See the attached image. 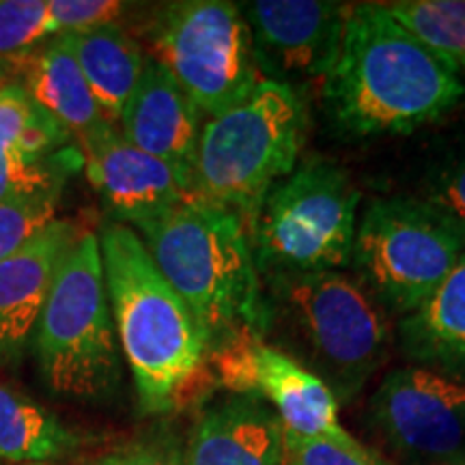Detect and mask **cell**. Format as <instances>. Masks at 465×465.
Returning a JSON list of instances; mask_svg holds the SVG:
<instances>
[{"label":"cell","instance_id":"44dd1931","mask_svg":"<svg viewBox=\"0 0 465 465\" xmlns=\"http://www.w3.org/2000/svg\"><path fill=\"white\" fill-rule=\"evenodd\" d=\"M72 134L45 113L20 83L0 86V158H45L72 147Z\"/></svg>","mask_w":465,"mask_h":465},{"label":"cell","instance_id":"7a4b0ae2","mask_svg":"<svg viewBox=\"0 0 465 465\" xmlns=\"http://www.w3.org/2000/svg\"><path fill=\"white\" fill-rule=\"evenodd\" d=\"M100 252L110 312L147 414L177 407L207 371V339L188 304L160 274L136 231L102 226Z\"/></svg>","mask_w":465,"mask_h":465},{"label":"cell","instance_id":"ba28073f","mask_svg":"<svg viewBox=\"0 0 465 465\" xmlns=\"http://www.w3.org/2000/svg\"><path fill=\"white\" fill-rule=\"evenodd\" d=\"M465 254V226L420 196H392L358 220L351 265L356 281L383 306L407 317L444 282Z\"/></svg>","mask_w":465,"mask_h":465},{"label":"cell","instance_id":"8992f818","mask_svg":"<svg viewBox=\"0 0 465 465\" xmlns=\"http://www.w3.org/2000/svg\"><path fill=\"white\" fill-rule=\"evenodd\" d=\"M35 351L45 386L58 397L106 399L119 386V341L95 232L84 231L58 265Z\"/></svg>","mask_w":465,"mask_h":465},{"label":"cell","instance_id":"cb8c5ba5","mask_svg":"<svg viewBox=\"0 0 465 465\" xmlns=\"http://www.w3.org/2000/svg\"><path fill=\"white\" fill-rule=\"evenodd\" d=\"M56 37L48 0H0V74L17 67L44 42Z\"/></svg>","mask_w":465,"mask_h":465},{"label":"cell","instance_id":"6da1fadb","mask_svg":"<svg viewBox=\"0 0 465 465\" xmlns=\"http://www.w3.org/2000/svg\"><path fill=\"white\" fill-rule=\"evenodd\" d=\"M319 95L342 136H403L455 108L465 84L383 5L360 3L351 5L339 58Z\"/></svg>","mask_w":465,"mask_h":465},{"label":"cell","instance_id":"30bf717a","mask_svg":"<svg viewBox=\"0 0 465 465\" xmlns=\"http://www.w3.org/2000/svg\"><path fill=\"white\" fill-rule=\"evenodd\" d=\"M207 369L224 391L272 405L287 431L342 446L358 444L341 427L332 391L281 347L270 345L263 334L240 330L226 336L209 347Z\"/></svg>","mask_w":465,"mask_h":465},{"label":"cell","instance_id":"4316f807","mask_svg":"<svg viewBox=\"0 0 465 465\" xmlns=\"http://www.w3.org/2000/svg\"><path fill=\"white\" fill-rule=\"evenodd\" d=\"M282 465H383L362 444L342 446L332 440L304 438L284 429Z\"/></svg>","mask_w":465,"mask_h":465},{"label":"cell","instance_id":"4dcf8cb0","mask_svg":"<svg viewBox=\"0 0 465 465\" xmlns=\"http://www.w3.org/2000/svg\"><path fill=\"white\" fill-rule=\"evenodd\" d=\"M35 465H50V463H35Z\"/></svg>","mask_w":465,"mask_h":465},{"label":"cell","instance_id":"8fae6325","mask_svg":"<svg viewBox=\"0 0 465 465\" xmlns=\"http://www.w3.org/2000/svg\"><path fill=\"white\" fill-rule=\"evenodd\" d=\"M369 416L407 463L465 461V383L449 373L427 366L392 371L371 397Z\"/></svg>","mask_w":465,"mask_h":465},{"label":"cell","instance_id":"603a6c76","mask_svg":"<svg viewBox=\"0 0 465 465\" xmlns=\"http://www.w3.org/2000/svg\"><path fill=\"white\" fill-rule=\"evenodd\" d=\"M80 164H84L80 147L61 149L45 158L3 155L0 158V203L65 185Z\"/></svg>","mask_w":465,"mask_h":465},{"label":"cell","instance_id":"ac0fdd59","mask_svg":"<svg viewBox=\"0 0 465 465\" xmlns=\"http://www.w3.org/2000/svg\"><path fill=\"white\" fill-rule=\"evenodd\" d=\"M407 358L452 373H465V254L420 308L401 319Z\"/></svg>","mask_w":465,"mask_h":465},{"label":"cell","instance_id":"1f68e13d","mask_svg":"<svg viewBox=\"0 0 465 465\" xmlns=\"http://www.w3.org/2000/svg\"><path fill=\"white\" fill-rule=\"evenodd\" d=\"M461 463H463V465H465V461H461Z\"/></svg>","mask_w":465,"mask_h":465},{"label":"cell","instance_id":"83f0119b","mask_svg":"<svg viewBox=\"0 0 465 465\" xmlns=\"http://www.w3.org/2000/svg\"><path fill=\"white\" fill-rule=\"evenodd\" d=\"M48 3L56 37L116 25L125 11V5L116 0H48Z\"/></svg>","mask_w":465,"mask_h":465},{"label":"cell","instance_id":"7402d4cb","mask_svg":"<svg viewBox=\"0 0 465 465\" xmlns=\"http://www.w3.org/2000/svg\"><path fill=\"white\" fill-rule=\"evenodd\" d=\"M383 7L446 67L465 72V0H399Z\"/></svg>","mask_w":465,"mask_h":465},{"label":"cell","instance_id":"484cf974","mask_svg":"<svg viewBox=\"0 0 465 465\" xmlns=\"http://www.w3.org/2000/svg\"><path fill=\"white\" fill-rule=\"evenodd\" d=\"M420 199L465 226V149L449 153L429 168Z\"/></svg>","mask_w":465,"mask_h":465},{"label":"cell","instance_id":"9a60e30c","mask_svg":"<svg viewBox=\"0 0 465 465\" xmlns=\"http://www.w3.org/2000/svg\"><path fill=\"white\" fill-rule=\"evenodd\" d=\"M83 232L72 220L56 218L0 261V360L17 358L33 341L58 265Z\"/></svg>","mask_w":465,"mask_h":465},{"label":"cell","instance_id":"2e32d148","mask_svg":"<svg viewBox=\"0 0 465 465\" xmlns=\"http://www.w3.org/2000/svg\"><path fill=\"white\" fill-rule=\"evenodd\" d=\"M284 427L257 397L232 394L209 407L192 429L183 465H282Z\"/></svg>","mask_w":465,"mask_h":465},{"label":"cell","instance_id":"e0dca14e","mask_svg":"<svg viewBox=\"0 0 465 465\" xmlns=\"http://www.w3.org/2000/svg\"><path fill=\"white\" fill-rule=\"evenodd\" d=\"M17 72L28 95L78 143L113 125L97 106L72 50L61 37L44 42Z\"/></svg>","mask_w":465,"mask_h":465},{"label":"cell","instance_id":"277c9868","mask_svg":"<svg viewBox=\"0 0 465 465\" xmlns=\"http://www.w3.org/2000/svg\"><path fill=\"white\" fill-rule=\"evenodd\" d=\"M265 332L293 349L336 401H351L383 366L392 345L386 311L356 278L339 270L267 276Z\"/></svg>","mask_w":465,"mask_h":465},{"label":"cell","instance_id":"f546056e","mask_svg":"<svg viewBox=\"0 0 465 465\" xmlns=\"http://www.w3.org/2000/svg\"><path fill=\"white\" fill-rule=\"evenodd\" d=\"M446 465H463V463H446Z\"/></svg>","mask_w":465,"mask_h":465},{"label":"cell","instance_id":"3957f363","mask_svg":"<svg viewBox=\"0 0 465 465\" xmlns=\"http://www.w3.org/2000/svg\"><path fill=\"white\" fill-rule=\"evenodd\" d=\"M141 235L205 332L207 351L240 330L265 336L263 282L240 213L192 194Z\"/></svg>","mask_w":465,"mask_h":465},{"label":"cell","instance_id":"d6986e66","mask_svg":"<svg viewBox=\"0 0 465 465\" xmlns=\"http://www.w3.org/2000/svg\"><path fill=\"white\" fill-rule=\"evenodd\" d=\"M58 37L72 50L108 124H119L147 63L141 44L119 25Z\"/></svg>","mask_w":465,"mask_h":465},{"label":"cell","instance_id":"7c38bea8","mask_svg":"<svg viewBox=\"0 0 465 465\" xmlns=\"http://www.w3.org/2000/svg\"><path fill=\"white\" fill-rule=\"evenodd\" d=\"M349 11L351 5L328 0L242 5L261 78L289 86L298 95L311 86L322 93L339 58Z\"/></svg>","mask_w":465,"mask_h":465},{"label":"cell","instance_id":"f1b7e54d","mask_svg":"<svg viewBox=\"0 0 465 465\" xmlns=\"http://www.w3.org/2000/svg\"><path fill=\"white\" fill-rule=\"evenodd\" d=\"M91 465H183V452L168 441H134Z\"/></svg>","mask_w":465,"mask_h":465},{"label":"cell","instance_id":"ffe728a7","mask_svg":"<svg viewBox=\"0 0 465 465\" xmlns=\"http://www.w3.org/2000/svg\"><path fill=\"white\" fill-rule=\"evenodd\" d=\"M83 440L26 394L0 383V459L48 463L74 452Z\"/></svg>","mask_w":465,"mask_h":465},{"label":"cell","instance_id":"52a82bcc","mask_svg":"<svg viewBox=\"0 0 465 465\" xmlns=\"http://www.w3.org/2000/svg\"><path fill=\"white\" fill-rule=\"evenodd\" d=\"M360 190L334 162L311 158L265 194L248 226L259 276L330 272L351 263Z\"/></svg>","mask_w":465,"mask_h":465},{"label":"cell","instance_id":"4fadbf2b","mask_svg":"<svg viewBox=\"0 0 465 465\" xmlns=\"http://www.w3.org/2000/svg\"><path fill=\"white\" fill-rule=\"evenodd\" d=\"M86 179L114 223L143 231L194 194V183L168 162L127 143L114 125L80 143Z\"/></svg>","mask_w":465,"mask_h":465},{"label":"cell","instance_id":"5b68a950","mask_svg":"<svg viewBox=\"0 0 465 465\" xmlns=\"http://www.w3.org/2000/svg\"><path fill=\"white\" fill-rule=\"evenodd\" d=\"M304 138V100L289 86L261 80L246 100L203 125L194 194L240 213L248 229L267 192L298 166Z\"/></svg>","mask_w":465,"mask_h":465},{"label":"cell","instance_id":"5bb4252c","mask_svg":"<svg viewBox=\"0 0 465 465\" xmlns=\"http://www.w3.org/2000/svg\"><path fill=\"white\" fill-rule=\"evenodd\" d=\"M119 124L127 143L192 177L203 130L201 110L151 56Z\"/></svg>","mask_w":465,"mask_h":465},{"label":"cell","instance_id":"9c48e42d","mask_svg":"<svg viewBox=\"0 0 465 465\" xmlns=\"http://www.w3.org/2000/svg\"><path fill=\"white\" fill-rule=\"evenodd\" d=\"M153 61L164 65L201 113L237 106L261 80L242 7L226 0L166 5L149 33Z\"/></svg>","mask_w":465,"mask_h":465},{"label":"cell","instance_id":"d4e9b609","mask_svg":"<svg viewBox=\"0 0 465 465\" xmlns=\"http://www.w3.org/2000/svg\"><path fill=\"white\" fill-rule=\"evenodd\" d=\"M63 188L65 185H56L37 194L0 203V261L9 259L54 223Z\"/></svg>","mask_w":465,"mask_h":465}]
</instances>
